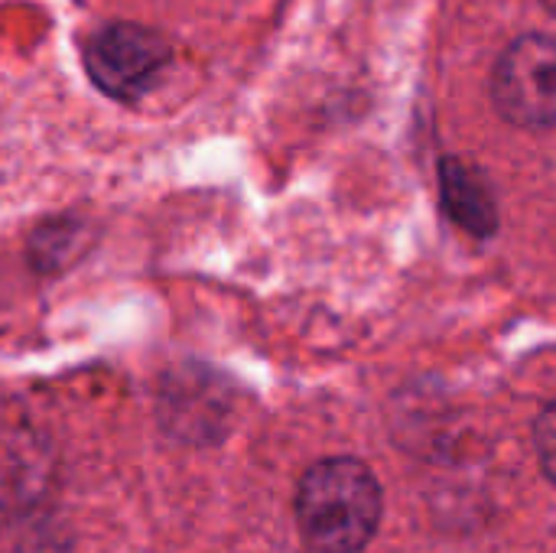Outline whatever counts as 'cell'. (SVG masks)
I'll use <instances>...</instances> for the list:
<instances>
[{
    "label": "cell",
    "instance_id": "7a4b0ae2",
    "mask_svg": "<svg viewBox=\"0 0 556 553\" xmlns=\"http://www.w3.org/2000/svg\"><path fill=\"white\" fill-rule=\"evenodd\" d=\"M492 98L498 114L518 127H554L556 46L551 33H528L502 52L492 75Z\"/></svg>",
    "mask_w": 556,
    "mask_h": 553
},
{
    "label": "cell",
    "instance_id": "3957f363",
    "mask_svg": "<svg viewBox=\"0 0 556 553\" xmlns=\"http://www.w3.org/2000/svg\"><path fill=\"white\" fill-rule=\"evenodd\" d=\"M169 42L140 23H111L88 39L85 72L114 101H140L166 72Z\"/></svg>",
    "mask_w": 556,
    "mask_h": 553
},
{
    "label": "cell",
    "instance_id": "8992f818",
    "mask_svg": "<svg viewBox=\"0 0 556 553\" xmlns=\"http://www.w3.org/2000/svg\"><path fill=\"white\" fill-rule=\"evenodd\" d=\"M544 7H547V10H554V7H556V0H544Z\"/></svg>",
    "mask_w": 556,
    "mask_h": 553
},
{
    "label": "cell",
    "instance_id": "277c9868",
    "mask_svg": "<svg viewBox=\"0 0 556 553\" xmlns=\"http://www.w3.org/2000/svg\"><path fill=\"white\" fill-rule=\"evenodd\" d=\"M440 192L446 215L476 238H489L498 228L495 196L479 169L463 163L459 156H446L440 163Z\"/></svg>",
    "mask_w": 556,
    "mask_h": 553
},
{
    "label": "cell",
    "instance_id": "5b68a950",
    "mask_svg": "<svg viewBox=\"0 0 556 553\" xmlns=\"http://www.w3.org/2000/svg\"><path fill=\"white\" fill-rule=\"evenodd\" d=\"M538 447H541V463H544V476L554 479V407L547 404L541 420H538Z\"/></svg>",
    "mask_w": 556,
    "mask_h": 553
},
{
    "label": "cell",
    "instance_id": "6da1fadb",
    "mask_svg": "<svg viewBox=\"0 0 556 553\" xmlns=\"http://www.w3.org/2000/svg\"><path fill=\"white\" fill-rule=\"evenodd\" d=\"M384 492L378 476L352 456L309 466L293 495L303 544L313 553H362L378 535Z\"/></svg>",
    "mask_w": 556,
    "mask_h": 553
}]
</instances>
